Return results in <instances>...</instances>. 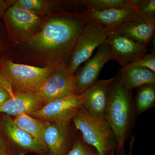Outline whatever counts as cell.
I'll return each mask as SVG.
<instances>
[{
  "label": "cell",
  "instance_id": "16",
  "mask_svg": "<svg viewBox=\"0 0 155 155\" xmlns=\"http://www.w3.org/2000/svg\"><path fill=\"white\" fill-rule=\"evenodd\" d=\"M1 126L11 140L22 148L42 154L45 151L38 141L18 127L9 116L4 118L1 122Z\"/></svg>",
  "mask_w": 155,
  "mask_h": 155
},
{
  "label": "cell",
  "instance_id": "11",
  "mask_svg": "<svg viewBox=\"0 0 155 155\" xmlns=\"http://www.w3.org/2000/svg\"><path fill=\"white\" fill-rule=\"evenodd\" d=\"M114 78L97 81L83 93L84 98L81 107L98 121H106L105 114L108 89Z\"/></svg>",
  "mask_w": 155,
  "mask_h": 155
},
{
  "label": "cell",
  "instance_id": "23",
  "mask_svg": "<svg viewBox=\"0 0 155 155\" xmlns=\"http://www.w3.org/2000/svg\"><path fill=\"white\" fill-rule=\"evenodd\" d=\"M14 4L35 14L46 13L48 10V3L42 0H19Z\"/></svg>",
  "mask_w": 155,
  "mask_h": 155
},
{
  "label": "cell",
  "instance_id": "10",
  "mask_svg": "<svg viewBox=\"0 0 155 155\" xmlns=\"http://www.w3.org/2000/svg\"><path fill=\"white\" fill-rule=\"evenodd\" d=\"M106 42L110 48L114 60L122 67L142 58L148 51V46L120 35L107 34Z\"/></svg>",
  "mask_w": 155,
  "mask_h": 155
},
{
  "label": "cell",
  "instance_id": "24",
  "mask_svg": "<svg viewBox=\"0 0 155 155\" xmlns=\"http://www.w3.org/2000/svg\"><path fill=\"white\" fill-rule=\"evenodd\" d=\"M128 65L144 68L155 72V51H153L150 54H147L142 58L134 61Z\"/></svg>",
  "mask_w": 155,
  "mask_h": 155
},
{
  "label": "cell",
  "instance_id": "17",
  "mask_svg": "<svg viewBox=\"0 0 155 155\" xmlns=\"http://www.w3.org/2000/svg\"><path fill=\"white\" fill-rule=\"evenodd\" d=\"M6 17L13 27L22 32L30 31L40 22L37 14L15 4L9 8Z\"/></svg>",
  "mask_w": 155,
  "mask_h": 155
},
{
  "label": "cell",
  "instance_id": "13",
  "mask_svg": "<svg viewBox=\"0 0 155 155\" xmlns=\"http://www.w3.org/2000/svg\"><path fill=\"white\" fill-rule=\"evenodd\" d=\"M41 100L35 91H19L11 95V98L0 105V113L17 116L29 114L41 108Z\"/></svg>",
  "mask_w": 155,
  "mask_h": 155
},
{
  "label": "cell",
  "instance_id": "9",
  "mask_svg": "<svg viewBox=\"0 0 155 155\" xmlns=\"http://www.w3.org/2000/svg\"><path fill=\"white\" fill-rule=\"evenodd\" d=\"M81 14L86 23L97 25L107 33L139 17L134 8L104 11L86 9Z\"/></svg>",
  "mask_w": 155,
  "mask_h": 155
},
{
  "label": "cell",
  "instance_id": "5",
  "mask_svg": "<svg viewBox=\"0 0 155 155\" xmlns=\"http://www.w3.org/2000/svg\"><path fill=\"white\" fill-rule=\"evenodd\" d=\"M83 98V93L67 95L51 101L28 115L46 122H70L81 107Z\"/></svg>",
  "mask_w": 155,
  "mask_h": 155
},
{
  "label": "cell",
  "instance_id": "3",
  "mask_svg": "<svg viewBox=\"0 0 155 155\" xmlns=\"http://www.w3.org/2000/svg\"><path fill=\"white\" fill-rule=\"evenodd\" d=\"M72 120L84 141L95 148L100 155H108L112 151L116 152V138L106 121L95 119L81 107Z\"/></svg>",
  "mask_w": 155,
  "mask_h": 155
},
{
  "label": "cell",
  "instance_id": "18",
  "mask_svg": "<svg viewBox=\"0 0 155 155\" xmlns=\"http://www.w3.org/2000/svg\"><path fill=\"white\" fill-rule=\"evenodd\" d=\"M16 125L35 138L46 150L43 140V132L46 121L35 119L26 114L16 116L13 120Z\"/></svg>",
  "mask_w": 155,
  "mask_h": 155
},
{
  "label": "cell",
  "instance_id": "14",
  "mask_svg": "<svg viewBox=\"0 0 155 155\" xmlns=\"http://www.w3.org/2000/svg\"><path fill=\"white\" fill-rule=\"evenodd\" d=\"M155 31V21H148L139 17L107 34L124 35L148 46L153 38Z\"/></svg>",
  "mask_w": 155,
  "mask_h": 155
},
{
  "label": "cell",
  "instance_id": "4",
  "mask_svg": "<svg viewBox=\"0 0 155 155\" xmlns=\"http://www.w3.org/2000/svg\"><path fill=\"white\" fill-rule=\"evenodd\" d=\"M61 65H64L54 63L48 67L40 68L7 61L3 63L2 70L5 76L18 91H35L48 75Z\"/></svg>",
  "mask_w": 155,
  "mask_h": 155
},
{
  "label": "cell",
  "instance_id": "7",
  "mask_svg": "<svg viewBox=\"0 0 155 155\" xmlns=\"http://www.w3.org/2000/svg\"><path fill=\"white\" fill-rule=\"evenodd\" d=\"M114 60L110 47L105 42L95 55L72 75L73 87L76 92L83 93L97 81L101 70L108 61Z\"/></svg>",
  "mask_w": 155,
  "mask_h": 155
},
{
  "label": "cell",
  "instance_id": "27",
  "mask_svg": "<svg viewBox=\"0 0 155 155\" xmlns=\"http://www.w3.org/2000/svg\"><path fill=\"white\" fill-rule=\"evenodd\" d=\"M7 3L5 1L0 0V16L2 14L3 12L5 10L7 7Z\"/></svg>",
  "mask_w": 155,
  "mask_h": 155
},
{
  "label": "cell",
  "instance_id": "20",
  "mask_svg": "<svg viewBox=\"0 0 155 155\" xmlns=\"http://www.w3.org/2000/svg\"><path fill=\"white\" fill-rule=\"evenodd\" d=\"M139 0H82L80 4L86 7V9L97 11H107L134 8H136Z\"/></svg>",
  "mask_w": 155,
  "mask_h": 155
},
{
  "label": "cell",
  "instance_id": "22",
  "mask_svg": "<svg viewBox=\"0 0 155 155\" xmlns=\"http://www.w3.org/2000/svg\"><path fill=\"white\" fill-rule=\"evenodd\" d=\"M67 155H100L97 150L84 141L82 137L75 139Z\"/></svg>",
  "mask_w": 155,
  "mask_h": 155
},
{
  "label": "cell",
  "instance_id": "15",
  "mask_svg": "<svg viewBox=\"0 0 155 155\" xmlns=\"http://www.w3.org/2000/svg\"><path fill=\"white\" fill-rule=\"evenodd\" d=\"M116 77L123 87L131 91L144 84H155V72L134 66L122 67Z\"/></svg>",
  "mask_w": 155,
  "mask_h": 155
},
{
  "label": "cell",
  "instance_id": "19",
  "mask_svg": "<svg viewBox=\"0 0 155 155\" xmlns=\"http://www.w3.org/2000/svg\"><path fill=\"white\" fill-rule=\"evenodd\" d=\"M134 110L140 115L155 105V84H144L138 87L133 101Z\"/></svg>",
  "mask_w": 155,
  "mask_h": 155
},
{
  "label": "cell",
  "instance_id": "26",
  "mask_svg": "<svg viewBox=\"0 0 155 155\" xmlns=\"http://www.w3.org/2000/svg\"><path fill=\"white\" fill-rule=\"evenodd\" d=\"M134 136H132L131 137V139L130 142V150H129V153H128L127 155H132V150L133 149V145L134 143ZM108 155H115V151H112L110 154ZM123 155H126L125 153H124Z\"/></svg>",
  "mask_w": 155,
  "mask_h": 155
},
{
  "label": "cell",
  "instance_id": "12",
  "mask_svg": "<svg viewBox=\"0 0 155 155\" xmlns=\"http://www.w3.org/2000/svg\"><path fill=\"white\" fill-rule=\"evenodd\" d=\"M70 122H46L43 140L50 155H67L72 145L69 140Z\"/></svg>",
  "mask_w": 155,
  "mask_h": 155
},
{
  "label": "cell",
  "instance_id": "30",
  "mask_svg": "<svg viewBox=\"0 0 155 155\" xmlns=\"http://www.w3.org/2000/svg\"><path fill=\"white\" fill-rule=\"evenodd\" d=\"M0 87H3V84H2V83H1V81H0Z\"/></svg>",
  "mask_w": 155,
  "mask_h": 155
},
{
  "label": "cell",
  "instance_id": "21",
  "mask_svg": "<svg viewBox=\"0 0 155 155\" xmlns=\"http://www.w3.org/2000/svg\"><path fill=\"white\" fill-rule=\"evenodd\" d=\"M139 17L150 21H155V0H139L136 7Z\"/></svg>",
  "mask_w": 155,
  "mask_h": 155
},
{
  "label": "cell",
  "instance_id": "1",
  "mask_svg": "<svg viewBox=\"0 0 155 155\" xmlns=\"http://www.w3.org/2000/svg\"><path fill=\"white\" fill-rule=\"evenodd\" d=\"M86 22L82 15L63 14L51 18L40 31L34 35L29 44L35 48L51 53L56 63L69 62L78 37Z\"/></svg>",
  "mask_w": 155,
  "mask_h": 155
},
{
  "label": "cell",
  "instance_id": "2",
  "mask_svg": "<svg viewBox=\"0 0 155 155\" xmlns=\"http://www.w3.org/2000/svg\"><path fill=\"white\" fill-rule=\"evenodd\" d=\"M132 91L114 78L108 89L105 119L112 129L116 141L117 155L124 154V145L133 125L135 113Z\"/></svg>",
  "mask_w": 155,
  "mask_h": 155
},
{
  "label": "cell",
  "instance_id": "6",
  "mask_svg": "<svg viewBox=\"0 0 155 155\" xmlns=\"http://www.w3.org/2000/svg\"><path fill=\"white\" fill-rule=\"evenodd\" d=\"M107 37L102 28L86 23L78 38L67 67L70 75H74L81 64L89 59L97 48L106 42Z\"/></svg>",
  "mask_w": 155,
  "mask_h": 155
},
{
  "label": "cell",
  "instance_id": "29",
  "mask_svg": "<svg viewBox=\"0 0 155 155\" xmlns=\"http://www.w3.org/2000/svg\"><path fill=\"white\" fill-rule=\"evenodd\" d=\"M3 145H4V143H3L2 140L0 137V146H3Z\"/></svg>",
  "mask_w": 155,
  "mask_h": 155
},
{
  "label": "cell",
  "instance_id": "25",
  "mask_svg": "<svg viewBox=\"0 0 155 155\" xmlns=\"http://www.w3.org/2000/svg\"><path fill=\"white\" fill-rule=\"evenodd\" d=\"M12 94L5 87H0V105L10 100Z\"/></svg>",
  "mask_w": 155,
  "mask_h": 155
},
{
  "label": "cell",
  "instance_id": "28",
  "mask_svg": "<svg viewBox=\"0 0 155 155\" xmlns=\"http://www.w3.org/2000/svg\"><path fill=\"white\" fill-rule=\"evenodd\" d=\"M0 155H10L3 146H0Z\"/></svg>",
  "mask_w": 155,
  "mask_h": 155
},
{
  "label": "cell",
  "instance_id": "8",
  "mask_svg": "<svg viewBox=\"0 0 155 155\" xmlns=\"http://www.w3.org/2000/svg\"><path fill=\"white\" fill-rule=\"evenodd\" d=\"M67 67L66 65H61L57 67L37 89L35 92L43 104H45L60 97L78 93L73 87L72 75L69 74Z\"/></svg>",
  "mask_w": 155,
  "mask_h": 155
}]
</instances>
